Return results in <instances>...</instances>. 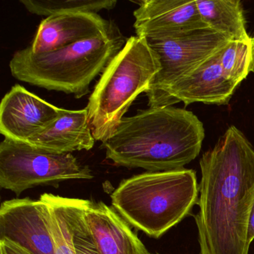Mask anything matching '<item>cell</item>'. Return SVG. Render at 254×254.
<instances>
[{"instance_id":"obj_1","label":"cell","mask_w":254,"mask_h":254,"mask_svg":"<svg viewBox=\"0 0 254 254\" xmlns=\"http://www.w3.org/2000/svg\"><path fill=\"white\" fill-rule=\"evenodd\" d=\"M194 215L199 254H248V228L254 194V148L236 126L227 128L200 160Z\"/></svg>"},{"instance_id":"obj_2","label":"cell","mask_w":254,"mask_h":254,"mask_svg":"<svg viewBox=\"0 0 254 254\" xmlns=\"http://www.w3.org/2000/svg\"><path fill=\"white\" fill-rule=\"evenodd\" d=\"M204 137L203 123L191 111L159 107L124 117L102 148L117 166L164 172L184 169L194 160Z\"/></svg>"},{"instance_id":"obj_3","label":"cell","mask_w":254,"mask_h":254,"mask_svg":"<svg viewBox=\"0 0 254 254\" xmlns=\"http://www.w3.org/2000/svg\"><path fill=\"white\" fill-rule=\"evenodd\" d=\"M198 194L195 171L184 168L146 172L123 180L111 198L127 223L159 239L190 215Z\"/></svg>"},{"instance_id":"obj_4","label":"cell","mask_w":254,"mask_h":254,"mask_svg":"<svg viewBox=\"0 0 254 254\" xmlns=\"http://www.w3.org/2000/svg\"><path fill=\"white\" fill-rule=\"evenodd\" d=\"M118 26L107 35L83 40L62 50L35 54L30 47L14 53L9 63L19 81L80 99L126 44Z\"/></svg>"},{"instance_id":"obj_5","label":"cell","mask_w":254,"mask_h":254,"mask_svg":"<svg viewBox=\"0 0 254 254\" xmlns=\"http://www.w3.org/2000/svg\"><path fill=\"white\" fill-rule=\"evenodd\" d=\"M160 69L158 56L145 38L132 36L106 66L87 109L88 122L96 141L109 139L135 99L146 93Z\"/></svg>"},{"instance_id":"obj_6","label":"cell","mask_w":254,"mask_h":254,"mask_svg":"<svg viewBox=\"0 0 254 254\" xmlns=\"http://www.w3.org/2000/svg\"><path fill=\"white\" fill-rule=\"evenodd\" d=\"M93 177L70 153L51 152L6 138L0 144V187L17 195L38 186L58 187L68 180Z\"/></svg>"},{"instance_id":"obj_7","label":"cell","mask_w":254,"mask_h":254,"mask_svg":"<svg viewBox=\"0 0 254 254\" xmlns=\"http://www.w3.org/2000/svg\"><path fill=\"white\" fill-rule=\"evenodd\" d=\"M147 41L158 56L160 65V71L145 93L149 106L168 87L195 70L230 41L215 29L206 27L149 38Z\"/></svg>"},{"instance_id":"obj_8","label":"cell","mask_w":254,"mask_h":254,"mask_svg":"<svg viewBox=\"0 0 254 254\" xmlns=\"http://www.w3.org/2000/svg\"><path fill=\"white\" fill-rule=\"evenodd\" d=\"M0 239L33 254H55L49 206L43 199L14 198L0 206Z\"/></svg>"},{"instance_id":"obj_9","label":"cell","mask_w":254,"mask_h":254,"mask_svg":"<svg viewBox=\"0 0 254 254\" xmlns=\"http://www.w3.org/2000/svg\"><path fill=\"white\" fill-rule=\"evenodd\" d=\"M222 50L168 87L149 108L173 106L179 102H184L185 106L192 103L227 105L238 87L223 72L220 64Z\"/></svg>"},{"instance_id":"obj_10","label":"cell","mask_w":254,"mask_h":254,"mask_svg":"<svg viewBox=\"0 0 254 254\" xmlns=\"http://www.w3.org/2000/svg\"><path fill=\"white\" fill-rule=\"evenodd\" d=\"M61 109L15 84L0 105V132L6 139L27 142L56 121Z\"/></svg>"},{"instance_id":"obj_11","label":"cell","mask_w":254,"mask_h":254,"mask_svg":"<svg viewBox=\"0 0 254 254\" xmlns=\"http://www.w3.org/2000/svg\"><path fill=\"white\" fill-rule=\"evenodd\" d=\"M117 26L97 13L53 14L41 22L30 47L35 54L52 53L83 40L107 35Z\"/></svg>"},{"instance_id":"obj_12","label":"cell","mask_w":254,"mask_h":254,"mask_svg":"<svg viewBox=\"0 0 254 254\" xmlns=\"http://www.w3.org/2000/svg\"><path fill=\"white\" fill-rule=\"evenodd\" d=\"M133 11L136 36L155 38L209 27L202 20L196 0H142Z\"/></svg>"},{"instance_id":"obj_13","label":"cell","mask_w":254,"mask_h":254,"mask_svg":"<svg viewBox=\"0 0 254 254\" xmlns=\"http://www.w3.org/2000/svg\"><path fill=\"white\" fill-rule=\"evenodd\" d=\"M84 219L100 254H151L127 221L104 202L89 200Z\"/></svg>"},{"instance_id":"obj_14","label":"cell","mask_w":254,"mask_h":254,"mask_svg":"<svg viewBox=\"0 0 254 254\" xmlns=\"http://www.w3.org/2000/svg\"><path fill=\"white\" fill-rule=\"evenodd\" d=\"M88 122V111L61 109L59 118L27 143L37 148L59 153L90 151L96 142Z\"/></svg>"},{"instance_id":"obj_15","label":"cell","mask_w":254,"mask_h":254,"mask_svg":"<svg viewBox=\"0 0 254 254\" xmlns=\"http://www.w3.org/2000/svg\"><path fill=\"white\" fill-rule=\"evenodd\" d=\"M40 197L50 209L55 254H75V225L89 200L62 197L50 193H44Z\"/></svg>"},{"instance_id":"obj_16","label":"cell","mask_w":254,"mask_h":254,"mask_svg":"<svg viewBox=\"0 0 254 254\" xmlns=\"http://www.w3.org/2000/svg\"><path fill=\"white\" fill-rule=\"evenodd\" d=\"M202 20L230 41H250L239 0H196Z\"/></svg>"},{"instance_id":"obj_17","label":"cell","mask_w":254,"mask_h":254,"mask_svg":"<svg viewBox=\"0 0 254 254\" xmlns=\"http://www.w3.org/2000/svg\"><path fill=\"white\" fill-rule=\"evenodd\" d=\"M31 14L50 17L56 14L71 12L97 13L114 9L116 0H20Z\"/></svg>"},{"instance_id":"obj_18","label":"cell","mask_w":254,"mask_h":254,"mask_svg":"<svg viewBox=\"0 0 254 254\" xmlns=\"http://www.w3.org/2000/svg\"><path fill=\"white\" fill-rule=\"evenodd\" d=\"M220 64L224 75L238 87L251 72L252 38L250 41H230L221 51Z\"/></svg>"},{"instance_id":"obj_19","label":"cell","mask_w":254,"mask_h":254,"mask_svg":"<svg viewBox=\"0 0 254 254\" xmlns=\"http://www.w3.org/2000/svg\"><path fill=\"white\" fill-rule=\"evenodd\" d=\"M84 211L85 209L78 217L75 225L74 234L75 254H100L84 219Z\"/></svg>"},{"instance_id":"obj_20","label":"cell","mask_w":254,"mask_h":254,"mask_svg":"<svg viewBox=\"0 0 254 254\" xmlns=\"http://www.w3.org/2000/svg\"><path fill=\"white\" fill-rule=\"evenodd\" d=\"M0 254H33L7 239H0Z\"/></svg>"},{"instance_id":"obj_21","label":"cell","mask_w":254,"mask_h":254,"mask_svg":"<svg viewBox=\"0 0 254 254\" xmlns=\"http://www.w3.org/2000/svg\"><path fill=\"white\" fill-rule=\"evenodd\" d=\"M254 240V194L253 197L252 205H251V213H250L249 222L248 228V241L251 245Z\"/></svg>"},{"instance_id":"obj_22","label":"cell","mask_w":254,"mask_h":254,"mask_svg":"<svg viewBox=\"0 0 254 254\" xmlns=\"http://www.w3.org/2000/svg\"><path fill=\"white\" fill-rule=\"evenodd\" d=\"M251 72L254 74V37L252 38V64H251Z\"/></svg>"},{"instance_id":"obj_23","label":"cell","mask_w":254,"mask_h":254,"mask_svg":"<svg viewBox=\"0 0 254 254\" xmlns=\"http://www.w3.org/2000/svg\"></svg>"}]
</instances>
